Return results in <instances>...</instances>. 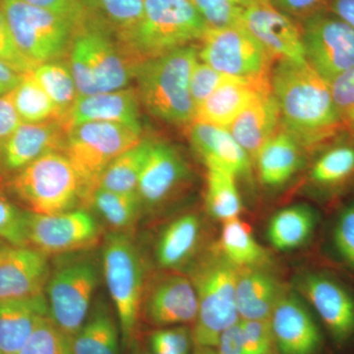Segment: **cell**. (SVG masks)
<instances>
[{
  "instance_id": "obj_38",
  "label": "cell",
  "mask_w": 354,
  "mask_h": 354,
  "mask_svg": "<svg viewBox=\"0 0 354 354\" xmlns=\"http://www.w3.org/2000/svg\"><path fill=\"white\" fill-rule=\"evenodd\" d=\"M16 111L23 123H39L57 120L55 104L31 73L25 74L12 92Z\"/></svg>"
},
{
  "instance_id": "obj_34",
  "label": "cell",
  "mask_w": 354,
  "mask_h": 354,
  "mask_svg": "<svg viewBox=\"0 0 354 354\" xmlns=\"http://www.w3.org/2000/svg\"><path fill=\"white\" fill-rule=\"evenodd\" d=\"M88 206L94 207L113 232H127L134 227L142 211L137 192H115L97 188Z\"/></svg>"
},
{
  "instance_id": "obj_8",
  "label": "cell",
  "mask_w": 354,
  "mask_h": 354,
  "mask_svg": "<svg viewBox=\"0 0 354 354\" xmlns=\"http://www.w3.org/2000/svg\"><path fill=\"white\" fill-rule=\"evenodd\" d=\"M142 130L120 123H82L69 128L64 151L73 167L82 191V205L88 202L106 167L121 153L142 141Z\"/></svg>"
},
{
  "instance_id": "obj_12",
  "label": "cell",
  "mask_w": 354,
  "mask_h": 354,
  "mask_svg": "<svg viewBox=\"0 0 354 354\" xmlns=\"http://www.w3.org/2000/svg\"><path fill=\"white\" fill-rule=\"evenodd\" d=\"M99 221L86 209L46 216L27 211L28 246L44 255L92 250L102 237Z\"/></svg>"
},
{
  "instance_id": "obj_39",
  "label": "cell",
  "mask_w": 354,
  "mask_h": 354,
  "mask_svg": "<svg viewBox=\"0 0 354 354\" xmlns=\"http://www.w3.org/2000/svg\"><path fill=\"white\" fill-rule=\"evenodd\" d=\"M18 354H73L72 337L48 316L37 326Z\"/></svg>"
},
{
  "instance_id": "obj_40",
  "label": "cell",
  "mask_w": 354,
  "mask_h": 354,
  "mask_svg": "<svg viewBox=\"0 0 354 354\" xmlns=\"http://www.w3.org/2000/svg\"><path fill=\"white\" fill-rule=\"evenodd\" d=\"M208 28L241 24L242 15L253 0H190Z\"/></svg>"
},
{
  "instance_id": "obj_49",
  "label": "cell",
  "mask_w": 354,
  "mask_h": 354,
  "mask_svg": "<svg viewBox=\"0 0 354 354\" xmlns=\"http://www.w3.org/2000/svg\"><path fill=\"white\" fill-rule=\"evenodd\" d=\"M281 12L286 14L295 22L302 21L327 10L330 0H271Z\"/></svg>"
},
{
  "instance_id": "obj_26",
  "label": "cell",
  "mask_w": 354,
  "mask_h": 354,
  "mask_svg": "<svg viewBox=\"0 0 354 354\" xmlns=\"http://www.w3.org/2000/svg\"><path fill=\"white\" fill-rule=\"evenodd\" d=\"M46 295L0 300V354H18L44 318Z\"/></svg>"
},
{
  "instance_id": "obj_32",
  "label": "cell",
  "mask_w": 354,
  "mask_h": 354,
  "mask_svg": "<svg viewBox=\"0 0 354 354\" xmlns=\"http://www.w3.org/2000/svg\"><path fill=\"white\" fill-rule=\"evenodd\" d=\"M91 19L104 29L113 30L120 43L138 26L144 0H82Z\"/></svg>"
},
{
  "instance_id": "obj_44",
  "label": "cell",
  "mask_w": 354,
  "mask_h": 354,
  "mask_svg": "<svg viewBox=\"0 0 354 354\" xmlns=\"http://www.w3.org/2000/svg\"><path fill=\"white\" fill-rule=\"evenodd\" d=\"M0 62L20 74L31 73L38 64L29 59L16 44L0 4Z\"/></svg>"
},
{
  "instance_id": "obj_41",
  "label": "cell",
  "mask_w": 354,
  "mask_h": 354,
  "mask_svg": "<svg viewBox=\"0 0 354 354\" xmlns=\"http://www.w3.org/2000/svg\"><path fill=\"white\" fill-rule=\"evenodd\" d=\"M0 184V241L8 245L28 246L27 209L4 194Z\"/></svg>"
},
{
  "instance_id": "obj_33",
  "label": "cell",
  "mask_w": 354,
  "mask_h": 354,
  "mask_svg": "<svg viewBox=\"0 0 354 354\" xmlns=\"http://www.w3.org/2000/svg\"><path fill=\"white\" fill-rule=\"evenodd\" d=\"M220 249L230 262L241 269L264 268L269 263L267 251L239 218L223 223Z\"/></svg>"
},
{
  "instance_id": "obj_57",
  "label": "cell",
  "mask_w": 354,
  "mask_h": 354,
  "mask_svg": "<svg viewBox=\"0 0 354 354\" xmlns=\"http://www.w3.org/2000/svg\"><path fill=\"white\" fill-rule=\"evenodd\" d=\"M353 134H354V133H353Z\"/></svg>"
},
{
  "instance_id": "obj_10",
  "label": "cell",
  "mask_w": 354,
  "mask_h": 354,
  "mask_svg": "<svg viewBox=\"0 0 354 354\" xmlns=\"http://www.w3.org/2000/svg\"><path fill=\"white\" fill-rule=\"evenodd\" d=\"M20 50L36 64L59 59L78 30L64 18L23 0H0Z\"/></svg>"
},
{
  "instance_id": "obj_31",
  "label": "cell",
  "mask_w": 354,
  "mask_h": 354,
  "mask_svg": "<svg viewBox=\"0 0 354 354\" xmlns=\"http://www.w3.org/2000/svg\"><path fill=\"white\" fill-rule=\"evenodd\" d=\"M316 221L315 212L306 205L288 207L272 216L268 239L278 250H292L306 243L315 230Z\"/></svg>"
},
{
  "instance_id": "obj_11",
  "label": "cell",
  "mask_w": 354,
  "mask_h": 354,
  "mask_svg": "<svg viewBox=\"0 0 354 354\" xmlns=\"http://www.w3.org/2000/svg\"><path fill=\"white\" fill-rule=\"evenodd\" d=\"M202 62L221 73L247 80H270L274 58L243 25L208 28L201 39Z\"/></svg>"
},
{
  "instance_id": "obj_23",
  "label": "cell",
  "mask_w": 354,
  "mask_h": 354,
  "mask_svg": "<svg viewBox=\"0 0 354 354\" xmlns=\"http://www.w3.org/2000/svg\"><path fill=\"white\" fill-rule=\"evenodd\" d=\"M269 91H272L271 79L247 80L230 76L198 106L194 121L228 129L256 97Z\"/></svg>"
},
{
  "instance_id": "obj_27",
  "label": "cell",
  "mask_w": 354,
  "mask_h": 354,
  "mask_svg": "<svg viewBox=\"0 0 354 354\" xmlns=\"http://www.w3.org/2000/svg\"><path fill=\"white\" fill-rule=\"evenodd\" d=\"M283 286L264 268L239 270L236 307L242 320H270L274 306L285 293Z\"/></svg>"
},
{
  "instance_id": "obj_45",
  "label": "cell",
  "mask_w": 354,
  "mask_h": 354,
  "mask_svg": "<svg viewBox=\"0 0 354 354\" xmlns=\"http://www.w3.org/2000/svg\"><path fill=\"white\" fill-rule=\"evenodd\" d=\"M245 354H276V342L270 320H242Z\"/></svg>"
},
{
  "instance_id": "obj_48",
  "label": "cell",
  "mask_w": 354,
  "mask_h": 354,
  "mask_svg": "<svg viewBox=\"0 0 354 354\" xmlns=\"http://www.w3.org/2000/svg\"><path fill=\"white\" fill-rule=\"evenodd\" d=\"M23 1L68 20L75 26L78 31L93 22L82 0H23Z\"/></svg>"
},
{
  "instance_id": "obj_50",
  "label": "cell",
  "mask_w": 354,
  "mask_h": 354,
  "mask_svg": "<svg viewBox=\"0 0 354 354\" xmlns=\"http://www.w3.org/2000/svg\"><path fill=\"white\" fill-rule=\"evenodd\" d=\"M22 123L14 106L12 94L0 97V150Z\"/></svg>"
},
{
  "instance_id": "obj_5",
  "label": "cell",
  "mask_w": 354,
  "mask_h": 354,
  "mask_svg": "<svg viewBox=\"0 0 354 354\" xmlns=\"http://www.w3.org/2000/svg\"><path fill=\"white\" fill-rule=\"evenodd\" d=\"M3 188L23 209L39 215H57L82 204L80 183L64 153H46L11 174Z\"/></svg>"
},
{
  "instance_id": "obj_42",
  "label": "cell",
  "mask_w": 354,
  "mask_h": 354,
  "mask_svg": "<svg viewBox=\"0 0 354 354\" xmlns=\"http://www.w3.org/2000/svg\"><path fill=\"white\" fill-rule=\"evenodd\" d=\"M337 113L346 131L354 133V68L327 80Z\"/></svg>"
},
{
  "instance_id": "obj_43",
  "label": "cell",
  "mask_w": 354,
  "mask_h": 354,
  "mask_svg": "<svg viewBox=\"0 0 354 354\" xmlns=\"http://www.w3.org/2000/svg\"><path fill=\"white\" fill-rule=\"evenodd\" d=\"M194 344L193 333L186 327L167 328L150 337V354H190Z\"/></svg>"
},
{
  "instance_id": "obj_51",
  "label": "cell",
  "mask_w": 354,
  "mask_h": 354,
  "mask_svg": "<svg viewBox=\"0 0 354 354\" xmlns=\"http://www.w3.org/2000/svg\"><path fill=\"white\" fill-rule=\"evenodd\" d=\"M218 354H245L241 321L227 328L218 339L216 346Z\"/></svg>"
},
{
  "instance_id": "obj_24",
  "label": "cell",
  "mask_w": 354,
  "mask_h": 354,
  "mask_svg": "<svg viewBox=\"0 0 354 354\" xmlns=\"http://www.w3.org/2000/svg\"><path fill=\"white\" fill-rule=\"evenodd\" d=\"M281 113L276 97L272 91L263 93L251 104L230 127V132L248 153L255 160L263 146L279 131Z\"/></svg>"
},
{
  "instance_id": "obj_20",
  "label": "cell",
  "mask_w": 354,
  "mask_h": 354,
  "mask_svg": "<svg viewBox=\"0 0 354 354\" xmlns=\"http://www.w3.org/2000/svg\"><path fill=\"white\" fill-rule=\"evenodd\" d=\"M66 134L60 120L22 123L0 150L2 169L6 174H14L46 153H62Z\"/></svg>"
},
{
  "instance_id": "obj_25",
  "label": "cell",
  "mask_w": 354,
  "mask_h": 354,
  "mask_svg": "<svg viewBox=\"0 0 354 354\" xmlns=\"http://www.w3.org/2000/svg\"><path fill=\"white\" fill-rule=\"evenodd\" d=\"M320 149L310 181L325 194L341 193L354 183V134L344 131Z\"/></svg>"
},
{
  "instance_id": "obj_6",
  "label": "cell",
  "mask_w": 354,
  "mask_h": 354,
  "mask_svg": "<svg viewBox=\"0 0 354 354\" xmlns=\"http://www.w3.org/2000/svg\"><path fill=\"white\" fill-rule=\"evenodd\" d=\"M90 251L55 256L44 290L48 316L70 337L87 320L99 285V267Z\"/></svg>"
},
{
  "instance_id": "obj_22",
  "label": "cell",
  "mask_w": 354,
  "mask_h": 354,
  "mask_svg": "<svg viewBox=\"0 0 354 354\" xmlns=\"http://www.w3.org/2000/svg\"><path fill=\"white\" fill-rule=\"evenodd\" d=\"M189 138L207 169H223L236 176L250 174L251 158L227 128L194 121L190 127Z\"/></svg>"
},
{
  "instance_id": "obj_3",
  "label": "cell",
  "mask_w": 354,
  "mask_h": 354,
  "mask_svg": "<svg viewBox=\"0 0 354 354\" xmlns=\"http://www.w3.org/2000/svg\"><path fill=\"white\" fill-rule=\"evenodd\" d=\"M239 270L220 247L212 248L191 268L189 279L198 298L195 346L216 348L221 335L241 320L236 307Z\"/></svg>"
},
{
  "instance_id": "obj_30",
  "label": "cell",
  "mask_w": 354,
  "mask_h": 354,
  "mask_svg": "<svg viewBox=\"0 0 354 354\" xmlns=\"http://www.w3.org/2000/svg\"><path fill=\"white\" fill-rule=\"evenodd\" d=\"M301 148L292 137L279 130L258 153L255 160L262 183L268 186L283 185L301 167Z\"/></svg>"
},
{
  "instance_id": "obj_53",
  "label": "cell",
  "mask_w": 354,
  "mask_h": 354,
  "mask_svg": "<svg viewBox=\"0 0 354 354\" xmlns=\"http://www.w3.org/2000/svg\"><path fill=\"white\" fill-rule=\"evenodd\" d=\"M327 10L341 18L354 29V0H330Z\"/></svg>"
},
{
  "instance_id": "obj_4",
  "label": "cell",
  "mask_w": 354,
  "mask_h": 354,
  "mask_svg": "<svg viewBox=\"0 0 354 354\" xmlns=\"http://www.w3.org/2000/svg\"><path fill=\"white\" fill-rule=\"evenodd\" d=\"M207 29L190 0H144L141 21L120 44L137 66L202 39Z\"/></svg>"
},
{
  "instance_id": "obj_16",
  "label": "cell",
  "mask_w": 354,
  "mask_h": 354,
  "mask_svg": "<svg viewBox=\"0 0 354 354\" xmlns=\"http://www.w3.org/2000/svg\"><path fill=\"white\" fill-rule=\"evenodd\" d=\"M189 174L187 162L176 149L165 142L151 141L137 185L142 209H157L169 201Z\"/></svg>"
},
{
  "instance_id": "obj_37",
  "label": "cell",
  "mask_w": 354,
  "mask_h": 354,
  "mask_svg": "<svg viewBox=\"0 0 354 354\" xmlns=\"http://www.w3.org/2000/svg\"><path fill=\"white\" fill-rule=\"evenodd\" d=\"M150 142L151 140H142L136 146L113 160L102 174L97 188L115 192H137L140 174L148 155Z\"/></svg>"
},
{
  "instance_id": "obj_14",
  "label": "cell",
  "mask_w": 354,
  "mask_h": 354,
  "mask_svg": "<svg viewBox=\"0 0 354 354\" xmlns=\"http://www.w3.org/2000/svg\"><path fill=\"white\" fill-rule=\"evenodd\" d=\"M241 24L274 59L306 60L298 23L277 9L271 0H253L242 15Z\"/></svg>"
},
{
  "instance_id": "obj_21",
  "label": "cell",
  "mask_w": 354,
  "mask_h": 354,
  "mask_svg": "<svg viewBox=\"0 0 354 354\" xmlns=\"http://www.w3.org/2000/svg\"><path fill=\"white\" fill-rule=\"evenodd\" d=\"M139 102L138 92L132 88L78 95L65 120V127L68 131L69 128L82 123L102 121L120 123L142 130Z\"/></svg>"
},
{
  "instance_id": "obj_9",
  "label": "cell",
  "mask_w": 354,
  "mask_h": 354,
  "mask_svg": "<svg viewBox=\"0 0 354 354\" xmlns=\"http://www.w3.org/2000/svg\"><path fill=\"white\" fill-rule=\"evenodd\" d=\"M102 274L120 324L121 339L128 346L134 341L145 269L138 247L127 232H111L102 244Z\"/></svg>"
},
{
  "instance_id": "obj_7",
  "label": "cell",
  "mask_w": 354,
  "mask_h": 354,
  "mask_svg": "<svg viewBox=\"0 0 354 354\" xmlns=\"http://www.w3.org/2000/svg\"><path fill=\"white\" fill-rule=\"evenodd\" d=\"M69 53L79 95L120 90L134 76L136 65L122 46H116L106 29L94 22L76 32Z\"/></svg>"
},
{
  "instance_id": "obj_46",
  "label": "cell",
  "mask_w": 354,
  "mask_h": 354,
  "mask_svg": "<svg viewBox=\"0 0 354 354\" xmlns=\"http://www.w3.org/2000/svg\"><path fill=\"white\" fill-rule=\"evenodd\" d=\"M230 77L214 69L205 62H197L193 67L190 77L191 97L195 109L206 101Z\"/></svg>"
},
{
  "instance_id": "obj_36",
  "label": "cell",
  "mask_w": 354,
  "mask_h": 354,
  "mask_svg": "<svg viewBox=\"0 0 354 354\" xmlns=\"http://www.w3.org/2000/svg\"><path fill=\"white\" fill-rule=\"evenodd\" d=\"M236 176L218 169H208L206 206L209 215L225 221L239 218L242 212L241 194L236 186Z\"/></svg>"
},
{
  "instance_id": "obj_52",
  "label": "cell",
  "mask_w": 354,
  "mask_h": 354,
  "mask_svg": "<svg viewBox=\"0 0 354 354\" xmlns=\"http://www.w3.org/2000/svg\"><path fill=\"white\" fill-rule=\"evenodd\" d=\"M24 75L25 74L18 73L8 65L0 62V97L12 92Z\"/></svg>"
},
{
  "instance_id": "obj_19",
  "label": "cell",
  "mask_w": 354,
  "mask_h": 354,
  "mask_svg": "<svg viewBox=\"0 0 354 354\" xmlns=\"http://www.w3.org/2000/svg\"><path fill=\"white\" fill-rule=\"evenodd\" d=\"M270 322L279 354H317L320 351L318 326L295 295L286 292L281 295Z\"/></svg>"
},
{
  "instance_id": "obj_28",
  "label": "cell",
  "mask_w": 354,
  "mask_h": 354,
  "mask_svg": "<svg viewBox=\"0 0 354 354\" xmlns=\"http://www.w3.org/2000/svg\"><path fill=\"white\" fill-rule=\"evenodd\" d=\"M201 234V221L193 214L178 216L167 223L156 243L158 264L167 270L187 264L196 253Z\"/></svg>"
},
{
  "instance_id": "obj_54",
  "label": "cell",
  "mask_w": 354,
  "mask_h": 354,
  "mask_svg": "<svg viewBox=\"0 0 354 354\" xmlns=\"http://www.w3.org/2000/svg\"><path fill=\"white\" fill-rule=\"evenodd\" d=\"M196 346L192 354H218L214 348H205V346Z\"/></svg>"
},
{
  "instance_id": "obj_1",
  "label": "cell",
  "mask_w": 354,
  "mask_h": 354,
  "mask_svg": "<svg viewBox=\"0 0 354 354\" xmlns=\"http://www.w3.org/2000/svg\"><path fill=\"white\" fill-rule=\"evenodd\" d=\"M281 129L304 150H317L346 131L329 86L308 62L281 59L271 74Z\"/></svg>"
},
{
  "instance_id": "obj_29",
  "label": "cell",
  "mask_w": 354,
  "mask_h": 354,
  "mask_svg": "<svg viewBox=\"0 0 354 354\" xmlns=\"http://www.w3.org/2000/svg\"><path fill=\"white\" fill-rule=\"evenodd\" d=\"M120 324L104 300H97L72 337L73 354H120Z\"/></svg>"
},
{
  "instance_id": "obj_17",
  "label": "cell",
  "mask_w": 354,
  "mask_h": 354,
  "mask_svg": "<svg viewBox=\"0 0 354 354\" xmlns=\"http://www.w3.org/2000/svg\"><path fill=\"white\" fill-rule=\"evenodd\" d=\"M299 290L322 319L337 346L354 335V298L341 283L320 272H308L299 279Z\"/></svg>"
},
{
  "instance_id": "obj_15",
  "label": "cell",
  "mask_w": 354,
  "mask_h": 354,
  "mask_svg": "<svg viewBox=\"0 0 354 354\" xmlns=\"http://www.w3.org/2000/svg\"><path fill=\"white\" fill-rule=\"evenodd\" d=\"M141 313L147 322L158 328L195 322L198 298L192 281L181 274H169L146 283Z\"/></svg>"
},
{
  "instance_id": "obj_2",
  "label": "cell",
  "mask_w": 354,
  "mask_h": 354,
  "mask_svg": "<svg viewBox=\"0 0 354 354\" xmlns=\"http://www.w3.org/2000/svg\"><path fill=\"white\" fill-rule=\"evenodd\" d=\"M196 62V48L186 46L135 67L139 99L149 113L171 124L194 121L190 77Z\"/></svg>"
},
{
  "instance_id": "obj_18",
  "label": "cell",
  "mask_w": 354,
  "mask_h": 354,
  "mask_svg": "<svg viewBox=\"0 0 354 354\" xmlns=\"http://www.w3.org/2000/svg\"><path fill=\"white\" fill-rule=\"evenodd\" d=\"M48 256L30 246H0V300L43 295L50 278Z\"/></svg>"
},
{
  "instance_id": "obj_13",
  "label": "cell",
  "mask_w": 354,
  "mask_h": 354,
  "mask_svg": "<svg viewBox=\"0 0 354 354\" xmlns=\"http://www.w3.org/2000/svg\"><path fill=\"white\" fill-rule=\"evenodd\" d=\"M305 58L326 81L354 68V29L329 10L300 23Z\"/></svg>"
},
{
  "instance_id": "obj_56",
  "label": "cell",
  "mask_w": 354,
  "mask_h": 354,
  "mask_svg": "<svg viewBox=\"0 0 354 354\" xmlns=\"http://www.w3.org/2000/svg\"><path fill=\"white\" fill-rule=\"evenodd\" d=\"M133 354H150V353H149V351H144V349H136V351H134V353H133Z\"/></svg>"
},
{
  "instance_id": "obj_47",
  "label": "cell",
  "mask_w": 354,
  "mask_h": 354,
  "mask_svg": "<svg viewBox=\"0 0 354 354\" xmlns=\"http://www.w3.org/2000/svg\"><path fill=\"white\" fill-rule=\"evenodd\" d=\"M334 243L341 259L354 270V201L346 205L337 216Z\"/></svg>"
},
{
  "instance_id": "obj_55",
  "label": "cell",
  "mask_w": 354,
  "mask_h": 354,
  "mask_svg": "<svg viewBox=\"0 0 354 354\" xmlns=\"http://www.w3.org/2000/svg\"><path fill=\"white\" fill-rule=\"evenodd\" d=\"M6 174L2 169L1 162H0V184L3 183L6 178Z\"/></svg>"
},
{
  "instance_id": "obj_35",
  "label": "cell",
  "mask_w": 354,
  "mask_h": 354,
  "mask_svg": "<svg viewBox=\"0 0 354 354\" xmlns=\"http://www.w3.org/2000/svg\"><path fill=\"white\" fill-rule=\"evenodd\" d=\"M32 75L55 104L58 120L65 123L79 95L69 65L58 60L46 62L39 64Z\"/></svg>"
}]
</instances>
